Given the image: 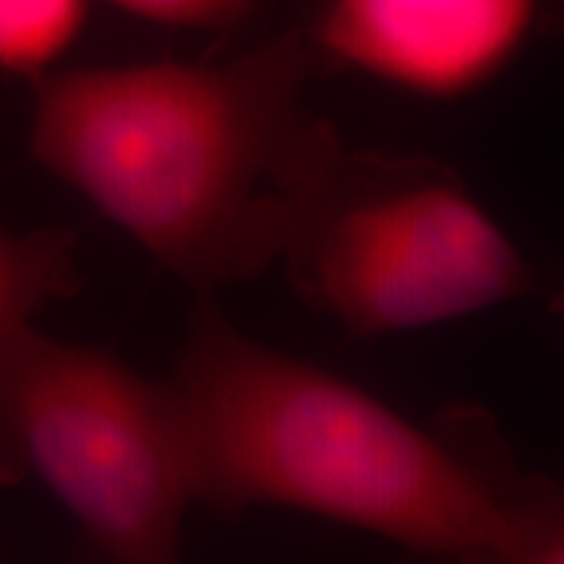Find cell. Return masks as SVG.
Segmentation results:
<instances>
[{
  "label": "cell",
  "instance_id": "obj_1",
  "mask_svg": "<svg viewBox=\"0 0 564 564\" xmlns=\"http://www.w3.org/2000/svg\"><path fill=\"white\" fill-rule=\"evenodd\" d=\"M173 382L196 444L199 502L232 514L291 507L413 554L560 564V484L525 468L481 405L429 423L316 364L251 340L199 295Z\"/></svg>",
  "mask_w": 564,
  "mask_h": 564
},
{
  "label": "cell",
  "instance_id": "obj_2",
  "mask_svg": "<svg viewBox=\"0 0 564 564\" xmlns=\"http://www.w3.org/2000/svg\"><path fill=\"white\" fill-rule=\"evenodd\" d=\"M314 51L280 34L241 58L37 76L30 150L196 295L280 262L340 133L303 102Z\"/></svg>",
  "mask_w": 564,
  "mask_h": 564
},
{
  "label": "cell",
  "instance_id": "obj_3",
  "mask_svg": "<svg viewBox=\"0 0 564 564\" xmlns=\"http://www.w3.org/2000/svg\"><path fill=\"white\" fill-rule=\"evenodd\" d=\"M37 481L105 560L167 564L199 502L196 444L173 379L110 350L0 329V491Z\"/></svg>",
  "mask_w": 564,
  "mask_h": 564
},
{
  "label": "cell",
  "instance_id": "obj_4",
  "mask_svg": "<svg viewBox=\"0 0 564 564\" xmlns=\"http://www.w3.org/2000/svg\"><path fill=\"white\" fill-rule=\"evenodd\" d=\"M280 262L295 295L358 337L463 319L535 291V272L426 154L343 150L295 212Z\"/></svg>",
  "mask_w": 564,
  "mask_h": 564
},
{
  "label": "cell",
  "instance_id": "obj_5",
  "mask_svg": "<svg viewBox=\"0 0 564 564\" xmlns=\"http://www.w3.org/2000/svg\"><path fill=\"white\" fill-rule=\"evenodd\" d=\"M535 9L539 0H327L308 45L411 95L453 100L510 66Z\"/></svg>",
  "mask_w": 564,
  "mask_h": 564
},
{
  "label": "cell",
  "instance_id": "obj_6",
  "mask_svg": "<svg viewBox=\"0 0 564 564\" xmlns=\"http://www.w3.org/2000/svg\"><path fill=\"white\" fill-rule=\"evenodd\" d=\"M79 236L61 225L32 232L0 228V329L32 322L47 303L82 293Z\"/></svg>",
  "mask_w": 564,
  "mask_h": 564
},
{
  "label": "cell",
  "instance_id": "obj_7",
  "mask_svg": "<svg viewBox=\"0 0 564 564\" xmlns=\"http://www.w3.org/2000/svg\"><path fill=\"white\" fill-rule=\"evenodd\" d=\"M89 0H0V70L34 82L79 40Z\"/></svg>",
  "mask_w": 564,
  "mask_h": 564
},
{
  "label": "cell",
  "instance_id": "obj_8",
  "mask_svg": "<svg viewBox=\"0 0 564 564\" xmlns=\"http://www.w3.org/2000/svg\"><path fill=\"white\" fill-rule=\"evenodd\" d=\"M131 17L171 30L230 32L257 9V0H108Z\"/></svg>",
  "mask_w": 564,
  "mask_h": 564
}]
</instances>
